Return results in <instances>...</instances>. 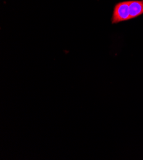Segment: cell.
I'll return each instance as SVG.
<instances>
[{"label":"cell","instance_id":"6da1fadb","mask_svg":"<svg viewBox=\"0 0 143 160\" xmlns=\"http://www.w3.org/2000/svg\"><path fill=\"white\" fill-rule=\"evenodd\" d=\"M130 19L129 1L118 3L114 9L112 23L116 24Z\"/></svg>","mask_w":143,"mask_h":160},{"label":"cell","instance_id":"7a4b0ae2","mask_svg":"<svg viewBox=\"0 0 143 160\" xmlns=\"http://www.w3.org/2000/svg\"><path fill=\"white\" fill-rule=\"evenodd\" d=\"M129 5L131 19L143 14V2L135 1V0L129 1Z\"/></svg>","mask_w":143,"mask_h":160},{"label":"cell","instance_id":"3957f363","mask_svg":"<svg viewBox=\"0 0 143 160\" xmlns=\"http://www.w3.org/2000/svg\"><path fill=\"white\" fill-rule=\"evenodd\" d=\"M142 2H143V0H142Z\"/></svg>","mask_w":143,"mask_h":160}]
</instances>
